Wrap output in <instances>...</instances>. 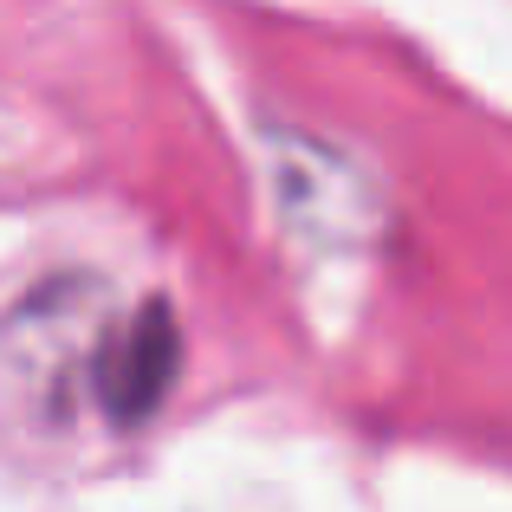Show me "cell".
Segmentation results:
<instances>
[{"mask_svg":"<svg viewBox=\"0 0 512 512\" xmlns=\"http://www.w3.org/2000/svg\"><path fill=\"white\" fill-rule=\"evenodd\" d=\"M175 370H182V325H175L169 299H143L124 325L111 331L98 357V402L111 422L137 428L169 402Z\"/></svg>","mask_w":512,"mask_h":512,"instance_id":"cell-1","label":"cell"}]
</instances>
